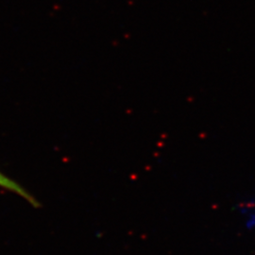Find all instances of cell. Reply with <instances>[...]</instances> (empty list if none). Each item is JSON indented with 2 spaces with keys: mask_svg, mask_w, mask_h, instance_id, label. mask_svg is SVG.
Instances as JSON below:
<instances>
[{
  "mask_svg": "<svg viewBox=\"0 0 255 255\" xmlns=\"http://www.w3.org/2000/svg\"><path fill=\"white\" fill-rule=\"evenodd\" d=\"M239 211L242 212L247 229H255V201H245L241 202L239 205Z\"/></svg>",
  "mask_w": 255,
  "mask_h": 255,
  "instance_id": "cell-1",
  "label": "cell"
},
{
  "mask_svg": "<svg viewBox=\"0 0 255 255\" xmlns=\"http://www.w3.org/2000/svg\"><path fill=\"white\" fill-rule=\"evenodd\" d=\"M0 186L5 187V188H7V189H9V190H11V191L16 192V193H18V194H21L22 196H24L25 198H27V200L31 201V199H30L29 197H27V193L23 191L22 188H20V186H18L15 182L10 181L7 177H5L3 174L1 173H0Z\"/></svg>",
  "mask_w": 255,
  "mask_h": 255,
  "instance_id": "cell-2",
  "label": "cell"
}]
</instances>
